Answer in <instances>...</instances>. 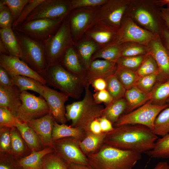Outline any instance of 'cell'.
I'll return each instance as SVG.
<instances>
[{
	"mask_svg": "<svg viewBox=\"0 0 169 169\" xmlns=\"http://www.w3.org/2000/svg\"><path fill=\"white\" fill-rule=\"evenodd\" d=\"M158 138L152 130L145 126L125 125L115 127L107 133L103 144L141 154L151 150Z\"/></svg>",
	"mask_w": 169,
	"mask_h": 169,
	"instance_id": "6da1fadb",
	"label": "cell"
},
{
	"mask_svg": "<svg viewBox=\"0 0 169 169\" xmlns=\"http://www.w3.org/2000/svg\"><path fill=\"white\" fill-rule=\"evenodd\" d=\"M87 157L89 165L94 169H133L141 158V154L105 144Z\"/></svg>",
	"mask_w": 169,
	"mask_h": 169,
	"instance_id": "7a4b0ae2",
	"label": "cell"
},
{
	"mask_svg": "<svg viewBox=\"0 0 169 169\" xmlns=\"http://www.w3.org/2000/svg\"><path fill=\"white\" fill-rule=\"evenodd\" d=\"M90 85L88 84L85 85V94L82 100L65 106L66 118L67 120L71 121L70 126L80 129L86 134L90 132L91 123L102 116L104 108L95 102L90 90Z\"/></svg>",
	"mask_w": 169,
	"mask_h": 169,
	"instance_id": "3957f363",
	"label": "cell"
},
{
	"mask_svg": "<svg viewBox=\"0 0 169 169\" xmlns=\"http://www.w3.org/2000/svg\"><path fill=\"white\" fill-rule=\"evenodd\" d=\"M156 0H130L124 15L138 25L161 36L165 25Z\"/></svg>",
	"mask_w": 169,
	"mask_h": 169,
	"instance_id": "277c9868",
	"label": "cell"
},
{
	"mask_svg": "<svg viewBox=\"0 0 169 169\" xmlns=\"http://www.w3.org/2000/svg\"><path fill=\"white\" fill-rule=\"evenodd\" d=\"M40 75L46 84L73 98L80 97L84 87V82L80 78L67 70L60 63L48 66Z\"/></svg>",
	"mask_w": 169,
	"mask_h": 169,
	"instance_id": "5b68a950",
	"label": "cell"
},
{
	"mask_svg": "<svg viewBox=\"0 0 169 169\" xmlns=\"http://www.w3.org/2000/svg\"><path fill=\"white\" fill-rule=\"evenodd\" d=\"M13 30L21 49L20 59L38 74L44 73L48 67L44 43Z\"/></svg>",
	"mask_w": 169,
	"mask_h": 169,
	"instance_id": "8992f818",
	"label": "cell"
},
{
	"mask_svg": "<svg viewBox=\"0 0 169 169\" xmlns=\"http://www.w3.org/2000/svg\"><path fill=\"white\" fill-rule=\"evenodd\" d=\"M44 44L48 66L60 63L67 50L74 45L67 16L56 32Z\"/></svg>",
	"mask_w": 169,
	"mask_h": 169,
	"instance_id": "52a82bcc",
	"label": "cell"
},
{
	"mask_svg": "<svg viewBox=\"0 0 169 169\" xmlns=\"http://www.w3.org/2000/svg\"><path fill=\"white\" fill-rule=\"evenodd\" d=\"M169 106L168 104L157 105L149 100L131 112L122 115L114 124L115 127L125 125L138 124L145 126L153 131L156 117Z\"/></svg>",
	"mask_w": 169,
	"mask_h": 169,
	"instance_id": "ba28073f",
	"label": "cell"
},
{
	"mask_svg": "<svg viewBox=\"0 0 169 169\" xmlns=\"http://www.w3.org/2000/svg\"><path fill=\"white\" fill-rule=\"evenodd\" d=\"M66 18L33 20L23 23L13 29L44 43L56 32Z\"/></svg>",
	"mask_w": 169,
	"mask_h": 169,
	"instance_id": "9c48e42d",
	"label": "cell"
},
{
	"mask_svg": "<svg viewBox=\"0 0 169 169\" xmlns=\"http://www.w3.org/2000/svg\"><path fill=\"white\" fill-rule=\"evenodd\" d=\"M72 10L71 0H44L23 23L39 19H57L65 18Z\"/></svg>",
	"mask_w": 169,
	"mask_h": 169,
	"instance_id": "30bf717a",
	"label": "cell"
},
{
	"mask_svg": "<svg viewBox=\"0 0 169 169\" xmlns=\"http://www.w3.org/2000/svg\"><path fill=\"white\" fill-rule=\"evenodd\" d=\"M22 104L18 111L17 118L20 121L27 123L40 118L50 112L44 100L26 91L22 92Z\"/></svg>",
	"mask_w": 169,
	"mask_h": 169,
	"instance_id": "8fae6325",
	"label": "cell"
},
{
	"mask_svg": "<svg viewBox=\"0 0 169 169\" xmlns=\"http://www.w3.org/2000/svg\"><path fill=\"white\" fill-rule=\"evenodd\" d=\"M98 8H77L71 11L67 15L74 45L96 21Z\"/></svg>",
	"mask_w": 169,
	"mask_h": 169,
	"instance_id": "7c38bea8",
	"label": "cell"
},
{
	"mask_svg": "<svg viewBox=\"0 0 169 169\" xmlns=\"http://www.w3.org/2000/svg\"><path fill=\"white\" fill-rule=\"evenodd\" d=\"M118 44L134 42L147 46L156 35L141 27L124 15L119 28Z\"/></svg>",
	"mask_w": 169,
	"mask_h": 169,
	"instance_id": "4fadbf2b",
	"label": "cell"
},
{
	"mask_svg": "<svg viewBox=\"0 0 169 169\" xmlns=\"http://www.w3.org/2000/svg\"><path fill=\"white\" fill-rule=\"evenodd\" d=\"M119 28L96 20L85 35L86 39L95 42L100 49L110 45L119 44Z\"/></svg>",
	"mask_w": 169,
	"mask_h": 169,
	"instance_id": "5bb4252c",
	"label": "cell"
},
{
	"mask_svg": "<svg viewBox=\"0 0 169 169\" xmlns=\"http://www.w3.org/2000/svg\"><path fill=\"white\" fill-rule=\"evenodd\" d=\"M80 141L72 137L54 141V152L65 161L90 166L87 156L79 146Z\"/></svg>",
	"mask_w": 169,
	"mask_h": 169,
	"instance_id": "9a60e30c",
	"label": "cell"
},
{
	"mask_svg": "<svg viewBox=\"0 0 169 169\" xmlns=\"http://www.w3.org/2000/svg\"><path fill=\"white\" fill-rule=\"evenodd\" d=\"M130 0H108L97 11L96 20L119 28Z\"/></svg>",
	"mask_w": 169,
	"mask_h": 169,
	"instance_id": "2e32d148",
	"label": "cell"
},
{
	"mask_svg": "<svg viewBox=\"0 0 169 169\" xmlns=\"http://www.w3.org/2000/svg\"><path fill=\"white\" fill-rule=\"evenodd\" d=\"M148 54L154 58L157 65L156 83L169 80V54L160 36L156 35L147 45Z\"/></svg>",
	"mask_w": 169,
	"mask_h": 169,
	"instance_id": "e0dca14e",
	"label": "cell"
},
{
	"mask_svg": "<svg viewBox=\"0 0 169 169\" xmlns=\"http://www.w3.org/2000/svg\"><path fill=\"white\" fill-rule=\"evenodd\" d=\"M0 67L3 68L11 76H26L38 81L44 85L46 84L41 75L33 70L18 57L0 54Z\"/></svg>",
	"mask_w": 169,
	"mask_h": 169,
	"instance_id": "ac0fdd59",
	"label": "cell"
},
{
	"mask_svg": "<svg viewBox=\"0 0 169 169\" xmlns=\"http://www.w3.org/2000/svg\"><path fill=\"white\" fill-rule=\"evenodd\" d=\"M42 97L47 102L55 120L60 124H65L67 120L64 104L69 97L45 85L43 86Z\"/></svg>",
	"mask_w": 169,
	"mask_h": 169,
	"instance_id": "d6986e66",
	"label": "cell"
},
{
	"mask_svg": "<svg viewBox=\"0 0 169 169\" xmlns=\"http://www.w3.org/2000/svg\"><path fill=\"white\" fill-rule=\"evenodd\" d=\"M54 120L50 112L42 117L27 122L38 137L44 147H53L52 134Z\"/></svg>",
	"mask_w": 169,
	"mask_h": 169,
	"instance_id": "ffe728a7",
	"label": "cell"
},
{
	"mask_svg": "<svg viewBox=\"0 0 169 169\" xmlns=\"http://www.w3.org/2000/svg\"><path fill=\"white\" fill-rule=\"evenodd\" d=\"M117 66L116 63L104 59H96L91 61L86 70L85 85H90L94 80L100 78L106 79L115 74Z\"/></svg>",
	"mask_w": 169,
	"mask_h": 169,
	"instance_id": "44dd1931",
	"label": "cell"
},
{
	"mask_svg": "<svg viewBox=\"0 0 169 169\" xmlns=\"http://www.w3.org/2000/svg\"><path fill=\"white\" fill-rule=\"evenodd\" d=\"M22 92L16 86L8 88L0 87V107L4 108L17 117L22 104Z\"/></svg>",
	"mask_w": 169,
	"mask_h": 169,
	"instance_id": "7402d4cb",
	"label": "cell"
},
{
	"mask_svg": "<svg viewBox=\"0 0 169 169\" xmlns=\"http://www.w3.org/2000/svg\"><path fill=\"white\" fill-rule=\"evenodd\" d=\"M69 72L80 78L84 82L86 69L82 65L73 45L69 47L65 52L60 63Z\"/></svg>",
	"mask_w": 169,
	"mask_h": 169,
	"instance_id": "603a6c76",
	"label": "cell"
},
{
	"mask_svg": "<svg viewBox=\"0 0 169 169\" xmlns=\"http://www.w3.org/2000/svg\"><path fill=\"white\" fill-rule=\"evenodd\" d=\"M16 128L31 152L39 151L44 148L38 137L27 123L18 120Z\"/></svg>",
	"mask_w": 169,
	"mask_h": 169,
	"instance_id": "cb8c5ba5",
	"label": "cell"
},
{
	"mask_svg": "<svg viewBox=\"0 0 169 169\" xmlns=\"http://www.w3.org/2000/svg\"><path fill=\"white\" fill-rule=\"evenodd\" d=\"M54 152L53 148L45 147L41 150L32 152L29 155L17 160L23 169H41L43 157Z\"/></svg>",
	"mask_w": 169,
	"mask_h": 169,
	"instance_id": "d4e9b609",
	"label": "cell"
},
{
	"mask_svg": "<svg viewBox=\"0 0 169 169\" xmlns=\"http://www.w3.org/2000/svg\"><path fill=\"white\" fill-rule=\"evenodd\" d=\"M86 134L80 129L68 126L65 124H60L54 120L52 134L53 141L67 137L73 138L81 141Z\"/></svg>",
	"mask_w": 169,
	"mask_h": 169,
	"instance_id": "484cf974",
	"label": "cell"
},
{
	"mask_svg": "<svg viewBox=\"0 0 169 169\" xmlns=\"http://www.w3.org/2000/svg\"><path fill=\"white\" fill-rule=\"evenodd\" d=\"M124 97L127 104L125 114L139 107L150 99V94L145 93L136 86L126 90Z\"/></svg>",
	"mask_w": 169,
	"mask_h": 169,
	"instance_id": "4316f807",
	"label": "cell"
},
{
	"mask_svg": "<svg viewBox=\"0 0 169 169\" xmlns=\"http://www.w3.org/2000/svg\"><path fill=\"white\" fill-rule=\"evenodd\" d=\"M106 133L102 132L96 134L91 132L87 133L79 142V146L83 153L87 156L98 151L103 145Z\"/></svg>",
	"mask_w": 169,
	"mask_h": 169,
	"instance_id": "83f0119b",
	"label": "cell"
},
{
	"mask_svg": "<svg viewBox=\"0 0 169 169\" xmlns=\"http://www.w3.org/2000/svg\"><path fill=\"white\" fill-rule=\"evenodd\" d=\"M0 38L9 55L21 58V49L12 28H0Z\"/></svg>",
	"mask_w": 169,
	"mask_h": 169,
	"instance_id": "f1b7e54d",
	"label": "cell"
},
{
	"mask_svg": "<svg viewBox=\"0 0 169 169\" xmlns=\"http://www.w3.org/2000/svg\"><path fill=\"white\" fill-rule=\"evenodd\" d=\"M10 132L11 139V154L13 156L18 160L29 155L31 151L17 129L15 127L10 128Z\"/></svg>",
	"mask_w": 169,
	"mask_h": 169,
	"instance_id": "f546056e",
	"label": "cell"
},
{
	"mask_svg": "<svg viewBox=\"0 0 169 169\" xmlns=\"http://www.w3.org/2000/svg\"><path fill=\"white\" fill-rule=\"evenodd\" d=\"M127 104L125 99L122 98L113 101L104 108L102 116L105 117L113 124L118 120L122 114L125 112Z\"/></svg>",
	"mask_w": 169,
	"mask_h": 169,
	"instance_id": "4dcf8cb0",
	"label": "cell"
},
{
	"mask_svg": "<svg viewBox=\"0 0 169 169\" xmlns=\"http://www.w3.org/2000/svg\"><path fill=\"white\" fill-rule=\"evenodd\" d=\"M11 77L13 85L16 86L21 91L32 90L42 97L44 85L40 82L25 76L17 75Z\"/></svg>",
	"mask_w": 169,
	"mask_h": 169,
	"instance_id": "1f68e13d",
	"label": "cell"
},
{
	"mask_svg": "<svg viewBox=\"0 0 169 169\" xmlns=\"http://www.w3.org/2000/svg\"><path fill=\"white\" fill-rule=\"evenodd\" d=\"M78 56L86 70L91 61L92 56L99 49L98 45L92 40L86 39L79 44L77 47Z\"/></svg>",
	"mask_w": 169,
	"mask_h": 169,
	"instance_id": "d6a6232c",
	"label": "cell"
},
{
	"mask_svg": "<svg viewBox=\"0 0 169 169\" xmlns=\"http://www.w3.org/2000/svg\"><path fill=\"white\" fill-rule=\"evenodd\" d=\"M146 153L151 158L169 159V134L158 138L153 148Z\"/></svg>",
	"mask_w": 169,
	"mask_h": 169,
	"instance_id": "836d02e7",
	"label": "cell"
},
{
	"mask_svg": "<svg viewBox=\"0 0 169 169\" xmlns=\"http://www.w3.org/2000/svg\"><path fill=\"white\" fill-rule=\"evenodd\" d=\"M151 101L153 104L163 105L167 104L169 98V80L162 83H156L150 94Z\"/></svg>",
	"mask_w": 169,
	"mask_h": 169,
	"instance_id": "e575fe53",
	"label": "cell"
},
{
	"mask_svg": "<svg viewBox=\"0 0 169 169\" xmlns=\"http://www.w3.org/2000/svg\"><path fill=\"white\" fill-rule=\"evenodd\" d=\"M120 44H114L99 49L92 56L91 61L101 59L116 63L120 57Z\"/></svg>",
	"mask_w": 169,
	"mask_h": 169,
	"instance_id": "d590c367",
	"label": "cell"
},
{
	"mask_svg": "<svg viewBox=\"0 0 169 169\" xmlns=\"http://www.w3.org/2000/svg\"><path fill=\"white\" fill-rule=\"evenodd\" d=\"M120 44V57L139 56L148 54L147 47L143 44L134 42H127Z\"/></svg>",
	"mask_w": 169,
	"mask_h": 169,
	"instance_id": "8d00e7d4",
	"label": "cell"
},
{
	"mask_svg": "<svg viewBox=\"0 0 169 169\" xmlns=\"http://www.w3.org/2000/svg\"><path fill=\"white\" fill-rule=\"evenodd\" d=\"M153 131L157 136H162L169 134V106L162 110L156 117Z\"/></svg>",
	"mask_w": 169,
	"mask_h": 169,
	"instance_id": "74e56055",
	"label": "cell"
},
{
	"mask_svg": "<svg viewBox=\"0 0 169 169\" xmlns=\"http://www.w3.org/2000/svg\"><path fill=\"white\" fill-rule=\"evenodd\" d=\"M115 74L126 90L135 86L139 78L136 72L118 67Z\"/></svg>",
	"mask_w": 169,
	"mask_h": 169,
	"instance_id": "f35d334b",
	"label": "cell"
},
{
	"mask_svg": "<svg viewBox=\"0 0 169 169\" xmlns=\"http://www.w3.org/2000/svg\"><path fill=\"white\" fill-rule=\"evenodd\" d=\"M106 81V90L113 99L115 100L124 97L126 90L116 77L113 74L105 79Z\"/></svg>",
	"mask_w": 169,
	"mask_h": 169,
	"instance_id": "ab89813d",
	"label": "cell"
},
{
	"mask_svg": "<svg viewBox=\"0 0 169 169\" xmlns=\"http://www.w3.org/2000/svg\"><path fill=\"white\" fill-rule=\"evenodd\" d=\"M147 54L136 56L121 57L116 62L117 67L136 72Z\"/></svg>",
	"mask_w": 169,
	"mask_h": 169,
	"instance_id": "60d3db41",
	"label": "cell"
},
{
	"mask_svg": "<svg viewBox=\"0 0 169 169\" xmlns=\"http://www.w3.org/2000/svg\"><path fill=\"white\" fill-rule=\"evenodd\" d=\"M41 169H68L64 161L54 152L49 154L43 159Z\"/></svg>",
	"mask_w": 169,
	"mask_h": 169,
	"instance_id": "b9f144b4",
	"label": "cell"
},
{
	"mask_svg": "<svg viewBox=\"0 0 169 169\" xmlns=\"http://www.w3.org/2000/svg\"><path fill=\"white\" fill-rule=\"evenodd\" d=\"M157 79V74L154 73L140 77L135 86L145 93L149 94L154 88Z\"/></svg>",
	"mask_w": 169,
	"mask_h": 169,
	"instance_id": "7bdbcfd3",
	"label": "cell"
},
{
	"mask_svg": "<svg viewBox=\"0 0 169 169\" xmlns=\"http://www.w3.org/2000/svg\"><path fill=\"white\" fill-rule=\"evenodd\" d=\"M158 68L156 62L153 57L148 54L136 71L139 77L154 73H156L158 75Z\"/></svg>",
	"mask_w": 169,
	"mask_h": 169,
	"instance_id": "ee69618b",
	"label": "cell"
},
{
	"mask_svg": "<svg viewBox=\"0 0 169 169\" xmlns=\"http://www.w3.org/2000/svg\"><path fill=\"white\" fill-rule=\"evenodd\" d=\"M10 9L13 15V23L18 18L23 9L30 0H1Z\"/></svg>",
	"mask_w": 169,
	"mask_h": 169,
	"instance_id": "f6af8a7d",
	"label": "cell"
},
{
	"mask_svg": "<svg viewBox=\"0 0 169 169\" xmlns=\"http://www.w3.org/2000/svg\"><path fill=\"white\" fill-rule=\"evenodd\" d=\"M13 18L8 8L0 0V27L2 29L12 28Z\"/></svg>",
	"mask_w": 169,
	"mask_h": 169,
	"instance_id": "bcb514c9",
	"label": "cell"
},
{
	"mask_svg": "<svg viewBox=\"0 0 169 169\" xmlns=\"http://www.w3.org/2000/svg\"><path fill=\"white\" fill-rule=\"evenodd\" d=\"M44 0H30L24 7L18 19L13 23L12 29H14L22 24L31 12Z\"/></svg>",
	"mask_w": 169,
	"mask_h": 169,
	"instance_id": "7dc6e473",
	"label": "cell"
},
{
	"mask_svg": "<svg viewBox=\"0 0 169 169\" xmlns=\"http://www.w3.org/2000/svg\"><path fill=\"white\" fill-rule=\"evenodd\" d=\"M18 120L7 109L0 107V127H16Z\"/></svg>",
	"mask_w": 169,
	"mask_h": 169,
	"instance_id": "c3c4849f",
	"label": "cell"
},
{
	"mask_svg": "<svg viewBox=\"0 0 169 169\" xmlns=\"http://www.w3.org/2000/svg\"><path fill=\"white\" fill-rule=\"evenodd\" d=\"M10 128L0 127V153H11V139Z\"/></svg>",
	"mask_w": 169,
	"mask_h": 169,
	"instance_id": "681fc988",
	"label": "cell"
},
{
	"mask_svg": "<svg viewBox=\"0 0 169 169\" xmlns=\"http://www.w3.org/2000/svg\"><path fill=\"white\" fill-rule=\"evenodd\" d=\"M0 169H23L18 160L10 154L0 153Z\"/></svg>",
	"mask_w": 169,
	"mask_h": 169,
	"instance_id": "f907efd6",
	"label": "cell"
},
{
	"mask_svg": "<svg viewBox=\"0 0 169 169\" xmlns=\"http://www.w3.org/2000/svg\"><path fill=\"white\" fill-rule=\"evenodd\" d=\"M108 0H71L72 10L79 8H99Z\"/></svg>",
	"mask_w": 169,
	"mask_h": 169,
	"instance_id": "816d5d0a",
	"label": "cell"
},
{
	"mask_svg": "<svg viewBox=\"0 0 169 169\" xmlns=\"http://www.w3.org/2000/svg\"><path fill=\"white\" fill-rule=\"evenodd\" d=\"M93 96L95 102L98 104L104 103L107 105L113 101L112 98L106 89L96 91L93 94Z\"/></svg>",
	"mask_w": 169,
	"mask_h": 169,
	"instance_id": "f5cc1de1",
	"label": "cell"
},
{
	"mask_svg": "<svg viewBox=\"0 0 169 169\" xmlns=\"http://www.w3.org/2000/svg\"><path fill=\"white\" fill-rule=\"evenodd\" d=\"M13 86L11 76L3 68L0 67V87L8 88Z\"/></svg>",
	"mask_w": 169,
	"mask_h": 169,
	"instance_id": "db71d44e",
	"label": "cell"
},
{
	"mask_svg": "<svg viewBox=\"0 0 169 169\" xmlns=\"http://www.w3.org/2000/svg\"><path fill=\"white\" fill-rule=\"evenodd\" d=\"M98 119L100 123L102 132L107 133L114 129L112 123L105 116H102Z\"/></svg>",
	"mask_w": 169,
	"mask_h": 169,
	"instance_id": "11a10c76",
	"label": "cell"
},
{
	"mask_svg": "<svg viewBox=\"0 0 169 169\" xmlns=\"http://www.w3.org/2000/svg\"><path fill=\"white\" fill-rule=\"evenodd\" d=\"M95 90L99 91L106 89L107 83L106 80L103 78H98L93 80L90 84Z\"/></svg>",
	"mask_w": 169,
	"mask_h": 169,
	"instance_id": "9f6ffc18",
	"label": "cell"
},
{
	"mask_svg": "<svg viewBox=\"0 0 169 169\" xmlns=\"http://www.w3.org/2000/svg\"><path fill=\"white\" fill-rule=\"evenodd\" d=\"M160 37L169 54V30L165 25L162 29Z\"/></svg>",
	"mask_w": 169,
	"mask_h": 169,
	"instance_id": "6f0895ef",
	"label": "cell"
},
{
	"mask_svg": "<svg viewBox=\"0 0 169 169\" xmlns=\"http://www.w3.org/2000/svg\"><path fill=\"white\" fill-rule=\"evenodd\" d=\"M90 132L96 134H100L102 132L98 118L95 119L91 123L90 126Z\"/></svg>",
	"mask_w": 169,
	"mask_h": 169,
	"instance_id": "680465c9",
	"label": "cell"
},
{
	"mask_svg": "<svg viewBox=\"0 0 169 169\" xmlns=\"http://www.w3.org/2000/svg\"><path fill=\"white\" fill-rule=\"evenodd\" d=\"M64 161L68 169H94L90 166Z\"/></svg>",
	"mask_w": 169,
	"mask_h": 169,
	"instance_id": "91938a15",
	"label": "cell"
},
{
	"mask_svg": "<svg viewBox=\"0 0 169 169\" xmlns=\"http://www.w3.org/2000/svg\"><path fill=\"white\" fill-rule=\"evenodd\" d=\"M160 10L165 24L169 30V8L163 7L161 8Z\"/></svg>",
	"mask_w": 169,
	"mask_h": 169,
	"instance_id": "94428289",
	"label": "cell"
},
{
	"mask_svg": "<svg viewBox=\"0 0 169 169\" xmlns=\"http://www.w3.org/2000/svg\"><path fill=\"white\" fill-rule=\"evenodd\" d=\"M152 169H169V165L166 162L161 161Z\"/></svg>",
	"mask_w": 169,
	"mask_h": 169,
	"instance_id": "6125c7cd",
	"label": "cell"
},
{
	"mask_svg": "<svg viewBox=\"0 0 169 169\" xmlns=\"http://www.w3.org/2000/svg\"><path fill=\"white\" fill-rule=\"evenodd\" d=\"M0 54L9 55V54L2 42L0 40Z\"/></svg>",
	"mask_w": 169,
	"mask_h": 169,
	"instance_id": "be15d7a7",
	"label": "cell"
},
{
	"mask_svg": "<svg viewBox=\"0 0 169 169\" xmlns=\"http://www.w3.org/2000/svg\"><path fill=\"white\" fill-rule=\"evenodd\" d=\"M158 5L161 8H162L165 5L169 8V0H156Z\"/></svg>",
	"mask_w": 169,
	"mask_h": 169,
	"instance_id": "e7e4bbea",
	"label": "cell"
},
{
	"mask_svg": "<svg viewBox=\"0 0 169 169\" xmlns=\"http://www.w3.org/2000/svg\"><path fill=\"white\" fill-rule=\"evenodd\" d=\"M166 103L167 104L169 103V98L167 99V100L166 101Z\"/></svg>",
	"mask_w": 169,
	"mask_h": 169,
	"instance_id": "03108f58",
	"label": "cell"
}]
</instances>
